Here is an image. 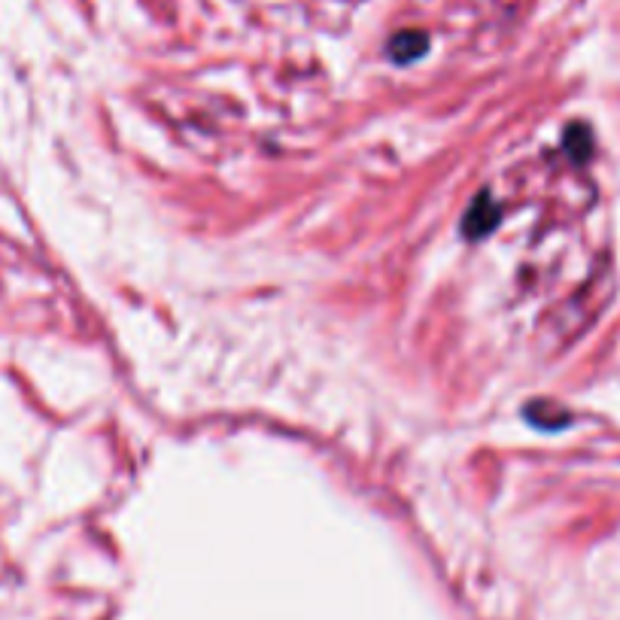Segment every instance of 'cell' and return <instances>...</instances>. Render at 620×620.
Instances as JSON below:
<instances>
[{"instance_id": "obj_1", "label": "cell", "mask_w": 620, "mask_h": 620, "mask_svg": "<svg viewBox=\"0 0 620 620\" xmlns=\"http://www.w3.org/2000/svg\"><path fill=\"white\" fill-rule=\"evenodd\" d=\"M390 52H393L396 61H414V58H420V55L426 52V37L417 34V31H411V34H399V37L393 40Z\"/></svg>"}]
</instances>
